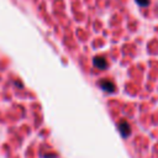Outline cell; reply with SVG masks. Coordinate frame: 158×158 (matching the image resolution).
Wrapping results in <instances>:
<instances>
[{"label": "cell", "instance_id": "6da1fadb", "mask_svg": "<svg viewBox=\"0 0 158 158\" xmlns=\"http://www.w3.org/2000/svg\"><path fill=\"white\" fill-rule=\"evenodd\" d=\"M118 130H120L122 137H127V136L131 133L130 125H128V122H126V121H121V122L118 123Z\"/></svg>", "mask_w": 158, "mask_h": 158}, {"label": "cell", "instance_id": "7a4b0ae2", "mask_svg": "<svg viewBox=\"0 0 158 158\" xmlns=\"http://www.w3.org/2000/svg\"><path fill=\"white\" fill-rule=\"evenodd\" d=\"M93 63H94V65L96 67V68H99V69H105L106 67H107V62H106V59L104 58V57H95L94 58V60H93Z\"/></svg>", "mask_w": 158, "mask_h": 158}, {"label": "cell", "instance_id": "3957f363", "mask_svg": "<svg viewBox=\"0 0 158 158\" xmlns=\"http://www.w3.org/2000/svg\"><path fill=\"white\" fill-rule=\"evenodd\" d=\"M99 84H100L101 89H102V90H105V91L112 93V91L115 90V84H114L112 81H110V80H101Z\"/></svg>", "mask_w": 158, "mask_h": 158}, {"label": "cell", "instance_id": "277c9868", "mask_svg": "<svg viewBox=\"0 0 158 158\" xmlns=\"http://www.w3.org/2000/svg\"><path fill=\"white\" fill-rule=\"evenodd\" d=\"M139 6H143V7H147L149 5V0H135Z\"/></svg>", "mask_w": 158, "mask_h": 158}]
</instances>
